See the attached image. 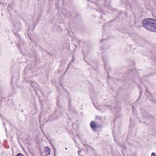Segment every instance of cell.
<instances>
[{
	"label": "cell",
	"instance_id": "obj_1",
	"mask_svg": "<svg viewBox=\"0 0 156 156\" xmlns=\"http://www.w3.org/2000/svg\"><path fill=\"white\" fill-rule=\"evenodd\" d=\"M142 24L145 29L152 32H156L155 19L151 18H147L144 19Z\"/></svg>",
	"mask_w": 156,
	"mask_h": 156
},
{
	"label": "cell",
	"instance_id": "obj_3",
	"mask_svg": "<svg viewBox=\"0 0 156 156\" xmlns=\"http://www.w3.org/2000/svg\"><path fill=\"white\" fill-rule=\"evenodd\" d=\"M152 156H155V154H154V153H153V154H152Z\"/></svg>",
	"mask_w": 156,
	"mask_h": 156
},
{
	"label": "cell",
	"instance_id": "obj_2",
	"mask_svg": "<svg viewBox=\"0 0 156 156\" xmlns=\"http://www.w3.org/2000/svg\"><path fill=\"white\" fill-rule=\"evenodd\" d=\"M16 156H24V155L22 154H17V155Z\"/></svg>",
	"mask_w": 156,
	"mask_h": 156
}]
</instances>
